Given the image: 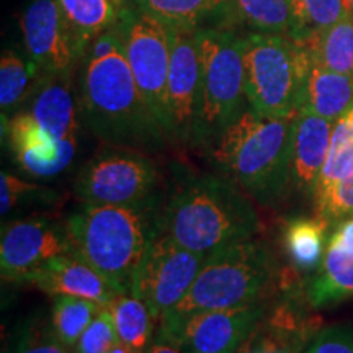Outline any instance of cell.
<instances>
[{"mask_svg":"<svg viewBox=\"0 0 353 353\" xmlns=\"http://www.w3.org/2000/svg\"><path fill=\"white\" fill-rule=\"evenodd\" d=\"M159 226L176 244L208 257L252 239L259 231V214L231 180L201 175L190 176L172 192L159 214Z\"/></svg>","mask_w":353,"mask_h":353,"instance_id":"1","label":"cell"},{"mask_svg":"<svg viewBox=\"0 0 353 353\" xmlns=\"http://www.w3.org/2000/svg\"><path fill=\"white\" fill-rule=\"evenodd\" d=\"M159 201L144 205L83 203L65 221L70 254L123 286H130L159 231Z\"/></svg>","mask_w":353,"mask_h":353,"instance_id":"2","label":"cell"},{"mask_svg":"<svg viewBox=\"0 0 353 353\" xmlns=\"http://www.w3.org/2000/svg\"><path fill=\"white\" fill-rule=\"evenodd\" d=\"M293 121L244 110L214 141L213 162L259 203L272 205L290 187Z\"/></svg>","mask_w":353,"mask_h":353,"instance_id":"3","label":"cell"},{"mask_svg":"<svg viewBox=\"0 0 353 353\" xmlns=\"http://www.w3.org/2000/svg\"><path fill=\"white\" fill-rule=\"evenodd\" d=\"M81 100L88 125L108 144L152 145L165 134L139 94L126 48L101 59H85Z\"/></svg>","mask_w":353,"mask_h":353,"instance_id":"4","label":"cell"},{"mask_svg":"<svg viewBox=\"0 0 353 353\" xmlns=\"http://www.w3.org/2000/svg\"><path fill=\"white\" fill-rule=\"evenodd\" d=\"M272 272L270 252L259 242L242 241L216 250L205 259L182 301L167 311L161 321L255 303L272 280Z\"/></svg>","mask_w":353,"mask_h":353,"instance_id":"5","label":"cell"},{"mask_svg":"<svg viewBox=\"0 0 353 353\" xmlns=\"http://www.w3.org/2000/svg\"><path fill=\"white\" fill-rule=\"evenodd\" d=\"M200 108L195 139L211 143L242 113L245 97V39L226 30L196 32Z\"/></svg>","mask_w":353,"mask_h":353,"instance_id":"6","label":"cell"},{"mask_svg":"<svg viewBox=\"0 0 353 353\" xmlns=\"http://www.w3.org/2000/svg\"><path fill=\"white\" fill-rule=\"evenodd\" d=\"M307 64V51L286 34H249L244 65L250 108L263 117H296Z\"/></svg>","mask_w":353,"mask_h":353,"instance_id":"7","label":"cell"},{"mask_svg":"<svg viewBox=\"0 0 353 353\" xmlns=\"http://www.w3.org/2000/svg\"><path fill=\"white\" fill-rule=\"evenodd\" d=\"M159 172L144 154L103 149L79 170L76 195L92 205H144L157 200Z\"/></svg>","mask_w":353,"mask_h":353,"instance_id":"8","label":"cell"},{"mask_svg":"<svg viewBox=\"0 0 353 353\" xmlns=\"http://www.w3.org/2000/svg\"><path fill=\"white\" fill-rule=\"evenodd\" d=\"M205 259L176 244L159 226L156 237L134 272L130 293L143 299L154 319L161 321L192 288Z\"/></svg>","mask_w":353,"mask_h":353,"instance_id":"9","label":"cell"},{"mask_svg":"<svg viewBox=\"0 0 353 353\" xmlns=\"http://www.w3.org/2000/svg\"><path fill=\"white\" fill-rule=\"evenodd\" d=\"M126 59L145 107L151 110L159 125L167 130V79L170 65L169 26L143 12L132 15L126 33Z\"/></svg>","mask_w":353,"mask_h":353,"instance_id":"10","label":"cell"},{"mask_svg":"<svg viewBox=\"0 0 353 353\" xmlns=\"http://www.w3.org/2000/svg\"><path fill=\"white\" fill-rule=\"evenodd\" d=\"M263 312L265 306L259 303L198 311L180 319L161 321V332L183 353H236Z\"/></svg>","mask_w":353,"mask_h":353,"instance_id":"11","label":"cell"},{"mask_svg":"<svg viewBox=\"0 0 353 353\" xmlns=\"http://www.w3.org/2000/svg\"><path fill=\"white\" fill-rule=\"evenodd\" d=\"M70 254L65 226L44 218L8 223L0 241V270L7 281L26 283L46 263Z\"/></svg>","mask_w":353,"mask_h":353,"instance_id":"12","label":"cell"},{"mask_svg":"<svg viewBox=\"0 0 353 353\" xmlns=\"http://www.w3.org/2000/svg\"><path fill=\"white\" fill-rule=\"evenodd\" d=\"M170 65L167 79V130L179 139L195 138L200 108V57L196 32L187 26H169Z\"/></svg>","mask_w":353,"mask_h":353,"instance_id":"13","label":"cell"},{"mask_svg":"<svg viewBox=\"0 0 353 353\" xmlns=\"http://www.w3.org/2000/svg\"><path fill=\"white\" fill-rule=\"evenodd\" d=\"M30 61L41 76H70L81 57L68 20L56 0H33L20 20Z\"/></svg>","mask_w":353,"mask_h":353,"instance_id":"14","label":"cell"},{"mask_svg":"<svg viewBox=\"0 0 353 353\" xmlns=\"http://www.w3.org/2000/svg\"><path fill=\"white\" fill-rule=\"evenodd\" d=\"M8 143L15 162L25 174L51 179L72 164L77 152V138L57 141L30 112L17 113L7 123Z\"/></svg>","mask_w":353,"mask_h":353,"instance_id":"15","label":"cell"},{"mask_svg":"<svg viewBox=\"0 0 353 353\" xmlns=\"http://www.w3.org/2000/svg\"><path fill=\"white\" fill-rule=\"evenodd\" d=\"M26 283L34 285L50 296L69 294L90 299L101 306H110L118 296L128 293L123 286L74 254L52 259Z\"/></svg>","mask_w":353,"mask_h":353,"instance_id":"16","label":"cell"},{"mask_svg":"<svg viewBox=\"0 0 353 353\" xmlns=\"http://www.w3.org/2000/svg\"><path fill=\"white\" fill-rule=\"evenodd\" d=\"M334 123L307 112H298L293 121L290 187L314 198L317 182L329 154Z\"/></svg>","mask_w":353,"mask_h":353,"instance_id":"17","label":"cell"},{"mask_svg":"<svg viewBox=\"0 0 353 353\" xmlns=\"http://www.w3.org/2000/svg\"><path fill=\"white\" fill-rule=\"evenodd\" d=\"M353 296V216L335 224L324 260L309 288L312 306H329Z\"/></svg>","mask_w":353,"mask_h":353,"instance_id":"18","label":"cell"},{"mask_svg":"<svg viewBox=\"0 0 353 353\" xmlns=\"http://www.w3.org/2000/svg\"><path fill=\"white\" fill-rule=\"evenodd\" d=\"M353 108V76L334 72L309 57L298 112H307L335 123Z\"/></svg>","mask_w":353,"mask_h":353,"instance_id":"19","label":"cell"},{"mask_svg":"<svg viewBox=\"0 0 353 353\" xmlns=\"http://www.w3.org/2000/svg\"><path fill=\"white\" fill-rule=\"evenodd\" d=\"M30 113L57 141L77 138V107L69 76H41L34 88Z\"/></svg>","mask_w":353,"mask_h":353,"instance_id":"20","label":"cell"},{"mask_svg":"<svg viewBox=\"0 0 353 353\" xmlns=\"http://www.w3.org/2000/svg\"><path fill=\"white\" fill-rule=\"evenodd\" d=\"M70 32L76 39L79 54L107 30L123 19V0H57Z\"/></svg>","mask_w":353,"mask_h":353,"instance_id":"21","label":"cell"},{"mask_svg":"<svg viewBox=\"0 0 353 353\" xmlns=\"http://www.w3.org/2000/svg\"><path fill=\"white\" fill-rule=\"evenodd\" d=\"M301 46L316 64L334 72L353 76V19L350 17L345 15Z\"/></svg>","mask_w":353,"mask_h":353,"instance_id":"22","label":"cell"},{"mask_svg":"<svg viewBox=\"0 0 353 353\" xmlns=\"http://www.w3.org/2000/svg\"><path fill=\"white\" fill-rule=\"evenodd\" d=\"M325 224L316 218H296L285 228L283 244L291 263L299 270L311 272L319 268L325 255Z\"/></svg>","mask_w":353,"mask_h":353,"instance_id":"23","label":"cell"},{"mask_svg":"<svg viewBox=\"0 0 353 353\" xmlns=\"http://www.w3.org/2000/svg\"><path fill=\"white\" fill-rule=\"evenodd\" d=\"M353 174V108L334 123L329 154L314 193V205Z\"/></svg>","mask_w":353,"mask_h":353,"instance_id":"24","label":"cell"},{"mask_svg":"<svg viewBox=\"0 0 353 353\" xmlns=\"http://www.w3.org/2000/svg\"><path fill=\"white\" fill-rule=\"evenodd\" d=\"M110 311L120 341L136 353H144L156 321L148 304L131 293H125L110 304Z\"/></svg>","mask_w":353,"mask_h":353,"instance_id":"25","label":"cell"},{"mask_svg":"<svg viewBox=\"0 0 353 353\" xmlns=\"http://www.w3.org/2000/svg\"><path fill=\"white\" fill-rule=\"evenodd\" d=\"M290 7L291 30L288 37L301 44L347 15L343 0H290Z\"/></svg>","mask_w":353,"mask_h":353,"instance_id":"26","label":"cell"},{"mask_svg":"<svg viewBox=\"0 0 353 353\" xmlns=\"http://www.w3.org/2000/svg\"><path fill=\"white\" fill-rule=\"evenodd\" d=\"M101 304L85 298L59 294L52 301L51 325L59 341L69 348L76 347L79 339L85 332L90 322L95 319Z\"/></svg>","mask_w":353,"mask_h":353,"instance_id":"27","label":"cell"},{"mask_svg":"<svg viewBox=\"0 0 353 353\" xmlns=\"http://www.w3.org/2000/svg\"><path fill=\"white\" fill-rule=\"evenodd\" d=\"M139 8L167 26L193 28L229 0H134Z\"/></svg>","mask_w":353,"mask_h":353,"instance_id":"28","label":"cell"},{"mask_svg":"<svg viewBox=\"0 0 353 353\" xmlns=\"http://www.w3.org/2000/svg\"><path fill=\"white\" fill-rule=\"evenodd\" d=\"M38 76H41V72L32 61H25L13 51L2 52V59H0L2 114H6L7 110H12L25 99L26 94L33 88V82Z\"/></svg>","mask_w":353,"mask_h":353,"instance_id":"29","label":"cell"},{"mask_svg":"<svg viewBox=\"0 0 353 353\" xmlns=\"http://www.w3.org/2000/svg\"><path fill=\"white\" fill-rule=\"evenodd\" d=\"M237 13L255 33L286 34L291 30L290 0H231Z\"/></svg>","mask_w":353,"mask_h":353,"instance_id":"30","label":"cell"},{"mask_svg":"<svg viewBox=\"0 0 353 353\" xmlns=\"http://www.w3.org/2000/svg\"><path fill=\"white\" fill-rule=\"evenodd\" d=\"M120 342L110 306L100 309L95 319L82 334L77 342V353H108L114 343Z\"/></svg>","mask_w":353,"mask_h":353,"instance_id":"31","label":"cell"},{"mask_svg":"<svg viewBox=\"0 0 353 353\" xmlns=\"http://www.w3.org/2000/svg\"><path fill=\"white\" fill-rule=\"evenodd\" d=\"M314 208L317 218L325 224H337L353 216V174L335 185Z\"/></svg>","mask_w":353,"mask_h":353,"instance_id":"32","label":"cell"},{"mask_svg":"<svg viewBox=\"0 0 353 353\" xmlns=\"http://www.w3.org/2000/svg\"><path fill=\"white\" fill-rule=\"evenodd\" d=\"M17 353H69V347L59 341L51 324L34 317L20 332Z\"/></svg>","mask_w":353,"mask_h":353,"instance_id":"33","label":"cell"},{"mask_svg":"<svg viewBox=\"0 0 353 353\" xmlns=\"http://www.w3.org/2000/svg\"><path fill=\"white\" fill-rule=\"evenodd\" d=\"M304 353H353V324L322 329Z\"/></svg>","mask_w":353,"mask_h":353,"instance_id":"34","label":"cell"},{"mask_svg":"<svg viewBox=\"0 0 353 353\" xmlns=\"http://www.w3.org/2000/svg\"><path fill=\"white\" fill-rule=\"evenodd\" d=\"M0 205H2V214L10 213V211L23 203L25 200H37L38 193H43V190L38 185L25 182L19 176L2 172L0 175Z\"/></svg>","mask_w":353,"mask_h":353,"instance_id":"35","label":"cell"},{"mask_svg":"<svg viewBox=\"0 0 353 353\" xmlns=\"http://www.w3.org/2000/svg\"><path fill=\"white\" fill-rule=\"evenodd\" d=\"M145 353H183L182 348L176 345L175 342H172L167 335L159 332L156 342L152 343L151 348H149Z\"/></svg>","mask_w":353,"mask_h":353,"instance_id":"36","label":"cell"},{"mask_svg":"<svg viewBox=\"0 0 353 353\" xmlns=\"http://www.w3.org/2000/svg\"><path fill=\"white\" fill-rule=\"evenodd\" d=\"M252 353H286V352L281 350V348L275 347V345H270V343H262V345L255 348Z\"/></svg>","mask_w":353,"mask_h":353,"instance_id":"37","label":"cell"},{"mask_svg":"<svg viewBox=\"0 0 353 353\" xmlns=\"http://www.w3.org/2000/svg\"><path fill=\"white\" fill-rule=\"evenodd\" d=\"M108 353H136L134 350H132L131 347H128L126 343H123L121 341L118 343H114V345L112 347V350H110Z\"/></svg>","mask_w":353,"mask_h":353,"instance_id":"38","label":"cell"},{"mask_svg":"<svg viewBox=\"0 0 353 353\" xmlns=\"http://www.w3.org/2000/svg\"><path fill=\"white\" fill-rule=\"evenodd\" d=\"M343 6H345L347 17H350V19H353V0H343Z\"/></svg>","mask_w":353,"mask_h":353,"instance_id":"39","label":"cell"}]
</instances>
